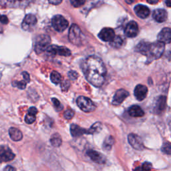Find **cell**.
Wrapping results in <instances>:
<instances>
[{"mask_svg":"<svg viewBox=\"0 0 171 171\" xmlns=\"http://www.w3.org/2000/svg\"><path fill=\"white\" fill-rule=\"evenodd\" d=\"M136 0H125V2H126V3H128V4H132L134 2H135Z\"/></svg>","mask_w":171,"mask_h":171,"instance_id":"cell-44","label":"cell"},{"mask_svg":"<svg viewBox=\"0 0 171 171\" xmlns=\"http://www.w3.org/2000/svg\"><path fill=\"white\" fill-rule=\"evenodd\" d=\"M148 88L147 86L142 84H139L136 86L134 89V96L139 101L143 100L147 96Z\"/></svg>","mask_w":171,"mask_h":171,"instance_id":"cell-18","label":"cell"},{"mask_svg":"<svg viewBox=\"0 0 171 171\" xmlns=\"http://www.w3.org/2000/svg\"><path fill=\"white\" fill-rule=\"evenodd\" d=\"M134 171H144V170H143V168H142V167L139 166V167H137V168L134 169Z\"/></svg>","mask_w":171,"mask_h":171,"instance_id":"cell-46","label":"cell"},{"mask_svg":"<svg viewBox=\"0 0 171 171\" xmlns=\"http://www.w3.org/2000/svg\"><path fill=\"white\" fill-rule=\"evenodd\" d=\"M30 2L31 0H0V6L8 8H24Z\"/></svg>","mask_w":171,"mask_h":171,"instance_id":"cell-5","label":"cell"},{"mask_svg":"<svg viewBox=\"0 0 171 171\" xmlns=\"http://www.w3.org/2000/svg\"><path fill=\"white\" fill-rule=\"evenodd\" d=\"M166 4L167 6L169 7V8H170V7H171L170 0H166Z\"/></svg>","mask_w":171,"mask_h":171,"instance_id":"cell-45","label":"cell"},{"mask_svg":"<svg viewBox=\"0 0 171 171\" xmlns=\"http://www.w3.org/2000/svg\"><path fill=\"white\" fill-rule=\"evenodd\" d=\"M82 33L77 24H72L69 30V40L76 46H80L82 43Z\"/></svg>","mask_w":171,"mask_h":171,"instance_id":"cell-3","label":"cell"},{"mask_svg":"<svg viewBox=\"0 0 171 171\" xmlns=\"http://www.w3.org/2000/svg\"><path fill=\"white\" fill-rule=\"evenodd\" d=\"M165 44L163 43L156 42L149 43L145 41H141L137 45L136 52L147 56V61L151 62L153 60L161 58L165 52Z\"/></svg>","mask_w":171,"mask_h":171,"instance_id":"cell-2","label":"cell"},{"mask_svg":"<svg viewBox=\"0 0 171 171\" xmlns=\"http://www.w3.org/2000/svg\"><path fill=\"white\" fill-rule=\"evenodd\" d=\"M114 143V139L112 136H108L106 138L104 143V148L106 150H109L112 147V145Z\"/></svg>","mask_w":171,"mask_h":171,"instance_id":"cell-28","label":"cell"},{"mask_svg":"<svg viewBox=\"0 0 171 171\" xmlns=\"http://www.w3.org/2000/svg\"><path fill=\"white\" fill-rule=\"evenodd\" d=\"M37 113H38V110L35 107H31L28 110V114H29L35 116V114H37Z\"/></svg>","mask_w":171,"mask_h":171,"instance_id":"cell-38","label":"cell"},{"mask_svg":"<svg viewBox=\"0 0 171 171\" xmlns=\"http://www.w3.org/2000/svg\"><path fill=\"white\" fill-rule=\"evenodd\" d=\"M98 37L104 42H111L115 37V32L113 29L105 28L98 34Z\"/></svg>","mask_w":171,"mask_h":171,"instance_id":"cell-14","label":"cell"},{"mask_svg":"<svg viewBox=\"0 0 171 171\" xmlns=\"http://www.w3.org/2000/svg\"><path fill=\"white\" fill-rule=\"evenodd\" d=\"M46 51L50 55L52 56L59 55L68 57L71 55V51L66 47L64 46H58L56 45L49 46Z\"/></svg>","mask_w":171,"mask_h":171,"instance_id":"cell-7","label":"cell"},{"mask_svg":"<svg viewBox=\"0 0 171 171\" xmlns=\"http://www.w3.org/2000/svg\"><path fill=\"white\" fill-rule=\"evenodd\" d=\"M76 102L78 106L85 112H92L96 109V105L93 102L90 98L85 96L78 97Z\"/></svg>","mask_w":171,"mask_h":171,"instance_id":"cell-4","label":"cell"},{"mask_svg":"<svg viewBox=\"0 0 171 171\" xmlns=\"http://www.w3.org/2000/svg\"><path fill=\"white\" fill-rule=\"evenodd\" d=\"M37 24V18L33 14H28L24 17L21 27L25 31H30Z\"/></svg>","mask_w":171,"mask_h":171,"instance_id":"cell-11","label":"cell"},{"mask_svg":"<svg viewBox=\"0 0 171 171\" xmlns=\"http://www.w3.org/2000/svg\"><path fill=\"white\" fill-rule=\"evenodd\" d=\"M128 114L132 117H142L144 115V112L140 106L134 105L128 109Z\"/></svg>","mask_w":171,"mask_h":171,"instance_id":"cell-20","label":"cell"},{"mask_svg":"<svg viewBox=\"0 0 171 171\" xmlns=\"http://www.w3.org/2000/svg\"><path fill=\"white\" fill-rule=\"evenodd\" d=\"M1 77H2V73L0 72V78H1Z\"/></svg>","mask_w":171,"mask_h":171,"instance_id":"cell-47","label":"cell"},{"mask_svg":"<svg viewBox=\"0 0 171 171\" xmlns=\"http://www.w3.org/2000/svg\"><path fill=\"white\" fill-rule=\"evenodd\" d=\"M158 42L163 43L164 44L170 43L171 42V32L169 28H163L158 35Z\"/></svg>","mask_w":171,"mask_h":171,"instance_id":"cell-16","label":"cell"},{"mask_svg":"<svg viewBox=\"0 0 171 171\" xmlns=\"http://www.w3.org/2000/svg\"><path fill=\"white\" fill-rule=\"evenodd\" d=\"M22 76H23V77L24 78V80L25 82L28 83L30 81V75H29V74L28 73V72H24L23 73H22Z\"/></svg>","mask_w":171,"mask_h":171,"instance_id":"cell-39","label":"cell"},{"mask_svg":"<svg viewBox=\"0 0 171 171\" xmlns=\"http://www.w3.org/2000/svg\"><path fill=\"white\" fill-rule=\"evenodd\" d=\"M128 140L131 146L136 150L142 151L144 148L141 138L135 134H130L128 136Z\"/></svg>","mask_w":171,"mask_h":171,"instance_id":"cell-9","label":"cell"},{"mask_svg":"<svg viewBox=\"0 0 171 171\" xmlns=\"http://www.w3.org/2000/svg\"><path fill=\"white\" fill-rule=\"evenodd\" d=\"M86 153L90 159L94 162H96L98 164H104L106 162V157L102 154L100 153L99 152L94 150H89L87 151Z\"/></svg>","mask_w":171,"mask_h":171,"instance_id":"cell-15","label":"cell"},{"mask_svg":"<svg viewBox=\"0 0 171 171\" xmlns=\"http://www.w3.org/2000/svg\"><path fill=\"white\" fill-rule=\"evenodd\" d=\"M13 85L14 86L17 87V88H20V89H25V87H26V82H13Z\"/></svg>","mask_w":171,"mask_h":171,"instance_id":"cell-32","label":"cell"},{"mask_svg":"<svg viewBox=\"0 0 171 171\" xmlns=\"http://www.w3.org/2000/svg\"><path fill=\"white\" fill-rule=\"evenodd\" d=\"M52 24L54 30L58 32H64L69 25L67 20L61 15L54 16L52 20Z\"/></svg>","mask_w":171,"mask_h":171,"instance_id":"cell-6","label":"cell"},{"mask_svg":"<svg viewBox=\"0 0 171 171\" xmlns=\"http://www.w3.org/2000/svg\"></svg>","mask_w":171,"mask_h":171,"instance_id":"cell-48","label":"cell"},{"mask_svg":"<svg viewBox=\"0 0 171 171\" xmlns=\"http://www.w3.org/2000/svg\"><path fill=\"white\" fill-rule=\"evenodd\" d=\"M35 121V116L31 115L28 114L25 116V121L27 124H32L33 122H34Z\"/></svg>","mask_w":171,"mask_h":171,"instance_id":"cell-33","label":"cell"},{"mask_svg":"<svg viewBox=\"0 0 171 171\" xmlns=\"http://www.w3.org/2000/svg\"><path fill=\"white\" fill-rule=\"evenodd\" d=\"M52 101L54 107H55L56 110L57 111H60V110H62V109H63V106H62V105H61V104L60 103V102L59 100H58V99H56V98H52Z\"/></svg>","mask_w":171,"mask_h":171,"instance_id":"cell-30","label":"cell"},{"mask_svg":"<svg viewBox=\"0 0 171 171\" xmlns=\"http://www.w3.org/2000/svg\"><path fill=\"white\" fill-rule=\"evenodd\" d=\"M4 171H16V169L12 166H7L4 169Z\"/></svg>","mask_w":171,"mask_h":171,"instance_id":"cell-42","label":"cell"},{"mask_svg":"<svg viewBox=\"0 0 171 171\" xmlns=\"http://www.w3.org/2000/svg\"><path fill=\"white\" fill-rule=\"evenodd\" d=\"M0 21H1L3 24H7L8 23V17L6 16H0Z\"/></svg>","mask_w":171,"mask_h":171,"instance_id":"cell-40","label":"cell"},{"mask_svg":"<svg viewBox=\"0 0 171 171\" xmlns=\"http://www.w3.org/2000/svg\"><path fill=\"white\" fill-rule=\"evenodd\" d=\"M14 158H15V154L8 147L5 146L0 147V162H8L12 161Z\"/></svg>","mask_w":171,"mask_h":171,"instance_id":"cell-12","label":"cell"},{"mask_svg":"<svg viewBox=\"0 0 171 171\" xmlns=\"http://www.w3.org/2000/svg\"><path fill=\"white\" fill-rule=\"evenodd\" d=\"M166 106V98L165 96H160L156 102L155 112L157 113H161L165 110Z\"/></svg>","mask_w":171,"mask_h":171,"instance_id":"cell-21","label":"cell"},{"mask_svg":"<svg viewBox=\"0 0 171 171\" xmlns=\"http://www.w3.org/2000/svg\"><path fill=\"white\" fill-rule=\"evenodd\" d=\"M102 128V125L101 122H96L90 127V128L87 130V134H93L94 133L99 132Z\"/></svg>","mask_w":171,"mask_h":171,"instance_id":"cell-26","label":"cell"},{"mask_svg":"<svg viewBox=\"0 0 171 171\" xmlns=\"http://www.w3.org/2000/svg\"><path fill=\"white\" fill-rule=\"evenodd\" d=\"M152 17H153V19L156 21H157L158 23H162L166 20L168 15H167L166 10L162 9H155L153 12Z\"/></svg>","mask_w":171,"mask_h":171,"instance_id":"cell-19","label":"cell"},{"mask_svg":"<svg viewBox=\"0 0 171 171\" xmlns=\"http://www.w3.org/2000/svg\"><path fill=\"white\" fill-rule=\"evenodd\" d=\"M170 150H171L170 144L169 143H167L164 144V146H163L162 149V151L163 152H165V153L170 155Z\"/></svg>","mask_w":171,"mask_h":171,"instance_id":"cell-34","label":"cell"},{"mask_svg":"<svg viewBox=\"0 0 171 171\" xmlns=\"http://www.w3.org/2000/svg\"><path fill=\"white\" fill-rule=\"evenodd\" d=\"M68 77L72 80H75L77 79V78L78 77V74L75 71H70L68 72Z\"/></svg>","mask_w":171,"mask_h":171,"instance_id":"cell-35","label":"cell"},{"mask_svg":"<svg viewBox=\"0 0 171 171\" xmlns=\"http://www.w3.org/2000/svg\"><path fill=\"white\" fill-rule=\"evenodd\" d=\"M128 96L129 93L126 90L124 89L118 90L116 92L113 100H112V104L114 106H118V105L121 104Z\"/></svg>","mask_w":171,"mask_h":171,"instance_id":"cell-13","label":"cell"},{"mask_svg":"<svg viewBox=\"0 0 171 171\" xmlns=\"http://www.w3.org/2000/svg\"><path fill=\"white\" fill-rule=\"evenodd\" d=\"M51 42L50 38L48 35H43L38 38L35 46V51L38 54L44 52L49 46Z\"/></svg>","mask_w":171,"mask_h":171,"instance_id":"cell-8","label":"cell"},{"mask_svg":"<svg viewBox=\"0 0 171 171\" xmlns=\"http://www.w3.org/2000/svg\"><path fill=\"white\" fill-rule=\"evenodd\" d=\"M63 0H48V2L51 3V4L53 5H58L62 2Z\"/></svg>","mask_w":171,"mask_h":171,"instance_id":"cell-41","label":"cell"},{"mask_svg":"<svg viewBox=\"0 0 171 171\" xmlns=\"http://www.w3.org/2000/svg\"><path fill=\"white\" fill-rule=\"evenodd\" d=\"M159 0H147V2L150 4H156Z\"/></svg>","mask_w":171,"mask_h":171,"instance_id":"cell-43","label":"cell"},{"mask_svg":"<svg viewBox=\"0 0 171 171\" xmlns=\"http://www.w3.org/2000/svg\"><path fill=\"white\" fill-rule=\"evenodd\" d=\"M70 132L72 135L74 137H78L87 133V130L76 125H72L70 127Z\"/></svg>","mask_w":171,"mask_h":171,"instance_id":"cell-22","label":"cell"},{"mask_svg":"<svg viewBox=\"0 0 171 171\" xmlns=\"http://www.w3.org/2000/svg\"><path fill=\"white\" fill-rule=\"evenodd\" d=\"M139 32V28L137 23L134 21H130L126 25L125 33L128 38H134L137 36Z\"/></svg>","mask_w":171,"mask_h":171,"instance_id":"cell-10","label":"cell"},{"mask_svg":"<svg viewBox=\"0 0 171 171\" xmlns=\"http://www.w3.org/2000/svg\"><path fill=\"white\" fill-rule=\"evenodd\" d=\"M9 133L11 139L14 141H20L23 138V134L21 131L16 128H11L9 130Z\"/></svg>","mask_w":171,"mask_h":171,"instance_id":"cell-23","label":"cell"},{"mask_svg":"<svg viewBox=\"0 0 171 171\" xmlns=\"http://www.w3.org/2000/svg\"><path fill=\"white\" fill-rule=\"evenodd\" d=\"M50 143L54 147H59L61 144V138L60 135L58 133L54 134L51 136Z\"/></svg>","mask_w":171,"mask_h":171,"instance_id":"cell-24","label":"cell"},{"mask_svg":"<svg viewBox=\"0 0 171 171\" xmlns=\"http://www.w3.org/2000/svg\"><path fill=\"white\" fill-rule=\"evenodd\" d=\"M134 12H135L136 15L141 18V19H145L150 15V9L147 6L144 5H137L134 7Z\"/></svg>","mask_w":171,"mask_h":171,"instance_id":"cell-17","label":"cell"},{"mask_svg":"<svg viewBox=\"0 0 171 171\" xmlns=\"http://www.w3.org/2000/svg\"><path fill=\"white\" fill-rule=\"evenodd\" d=\"M70 3L72 6L74 8H80L82 6L84 5L86 0H70Z\"/></svg>","mask_w":171,"mask_h":171,"instance_id":"cell-29","label":"cell"},{"mask_svg":"<svg viewBox=\"0 0 171 171\" xmlns=\"http://www.w3.org/2000/svg\"><path fill=\"white\" fill-rule=\"evenodd\" d=\"M123 42V39L121 36L115 35L114 39L111 42H110V45L114 48H120L122 46Z\"/></svg>","mask_w":171,"mask_h":171,"instance_id":"cell-25","label":"cell"},{"mask_svg":"<svg viewBox=\"0 0 171 171\" xmlns=\"http://www.w3.org/2000/svg\"><path fill=\"white\" fill-rule=\"evenodd\" d=\"M50 79H51V81H52L54 84H58L61 82V76L59 73H58V72L54 71L51 73Z\"/></svg>","mask_w":171,"mask_h":171,"instance_id":"cell-27","label":"cell"},{"mask_svg":"<svg viewBox=\"0 0 171 171\" xmlns=\"http://www.w3.org/2000/svg\"><path fill=\"white\" fill-rule=\"evenodd\" d=\"M74 112L71 110V109H68V110H65L64 114V117L66 120H70L74 117Z\"/></svg>","mask_w":171,"mask_h":171,"instance_id":"cell-31","label":"cell"},{"mask_svg":"<svg viewBox=\"0 0 171 171\" xmlns=\"http://www.w3.org/2000/svg\"><path fill=\"white\" fill-rule=\"evenodd\" d=\"M82 71L87 80L97 88L102 86L106 80V66L101 58L96 56H90L84 61Z\"/></svg>","mask_w":171,"mask_h":171,"instance_id":"cell-1","label":"cell"},{"mask_svg":"<svg viewBox=\"0 0 171 171\" xmlns=\"http://www.w3.org/2000/svg\"><path fill=\"white\" fill-rule=\"evenodd\" d=\"M142 168H143L144 171H150L152 169V164L148 162H144L143 163Z\"/></svg>","mask_w":171,"mask_h":171,"instance_id":"cell-36","label":"cell"},{"mask_svg":"<svg viewBox=\"0 0 171 171\" xmlns=\"http://www.w3.org/2000/svg\"><path fill=\"white\" fill-rule=\"evenodd\" d=\"M70 84L69 82V81L68 80H65V82H64L62 84H61V89H62L63 91H67L69 88H70Z\"/></svg>","mask_w":171,"mask_h":171,"instance_id":"cell-37","label":"cell"}]
</instances>
